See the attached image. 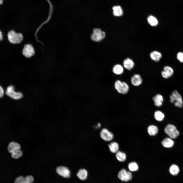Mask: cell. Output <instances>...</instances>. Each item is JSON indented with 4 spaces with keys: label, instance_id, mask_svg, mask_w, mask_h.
<instances>
[{
    "label": "cell",
    "instance_id": "cell-11",
    "mask_svg": "<svg viewBox=\"0 0 183 183\" xmlns=\"http://www.w3.org/2000/svg\"><path fill=\"white\" fill-rule=\"evenodd\" d=\"M153 100L156 106L160 107L162 105L164 99L161 95L159 94L156 95L153 97Z\"/></svg>",
    "mask_w": 183,
    "mask_h": 183
},
{
    "label": "cell",
    "instance_id": "cell-5",
    "mask_svg": "<svg viewBox=\"0 0 183 183\" xmlns=\"http://www.w3.org/2000/svg\"><path fill=\"white\" fill-rule=\"evenodd\" d=\"M164 131L170 138L175 139L179 135V133L175 126L173 125L168 124L165 127Z\"/></svg>",
    "mask_w": 183,
    "mask_h": 183
},
{
    "label": "cell",
    "instance_id": "cell-10",
    "mask_svg": "<svg viewBox=\"0 0 183 183\" xmlns=\"http://www.w3.org/2000/svg\"><path fill=\"white\" fill-rule=\"evenodd\" d=\"M131 82L133 86H137L142 84V79L140 75L138 74H136L132 77L131 78Z\"/></svg>",
    "mask_w": 183,
    "mask_h": 183
},
{
    "label": "cell",
    "instance_id": "cell-24",
    "mask_svg": "<svg viewBox=\"0 0 183 183\" xmlns=\"http://www.w3.org/2000/svg\"><path fill=\"white\" fill-rule=\"evenodd\" d=\"M171 95L174 97L175 102L177 101L183 103V101L182 97L180 94L176 90L173 91Z\"/></svg>",
    "mask_w": 183,
    "mask_h": 183
},
{
    "label": "cell",
    "instance_id": "cell-12",
    "mask_svg": "<svg viewBox=\"0 0 183 183\" xmlns=\"http://www.w3.org/2000/svg\"><path fill=\"white\" fill-rule=\"evenodd\" d=\"M20 146L18 143L14 142H12L9 144L7 149L8 151L11 153L17 150L20 149Z\"/></svg>",
    "mask_w": 183,
    "mask_h": 183
},
{
    "label": "cell",
    "instance_id": "cell-14",
    "mask_svg": "<svg viewBox=\"0 0 183 183\" xmlns=\"http://www.w3.org/2000/svg\"><path fill=\"white\" fill-rule=\"evenodd\" d=\"M150 55L151 58L155 62L159 61L162 56L161 53L156 51H154L150 53Z\"/></svg>",
    "mask_w": 183,
    "mask_h": 183
},
{
    "label": "cell",
    "instance_id": "cell-33",
    "mask_svg": "<svg viewBox=\"0 0 183 183\" xmlns=\"http://www.w3.org/2000/svg\"><path fill=\"white\" fill-rule=\"evenodd\" d=\"M161 74L162 77L165 79H167L169 77L168 75L164 70L161 72Z\"/></svg>",
    "mask_w": 183,
    "mask_h": 183
},
{
    "label": "cell",
    "instance_id": "cell-23",
    "mask_svg": "<svg viewBox=\"0 0 183 183\" xmlns=\"http://www.w3.org/2000/svg\"><path fill=\"white\" fill-rule=\"evenodd\" d=\"M164 113L160 111L157 110L154 112V118L157 121H162L164 118Z\"/></svg>",
    "mask_w": 183,
    "mask_h": 183
},
{
    "label": "cell",
    "instance_id": "cell-9",
    "mask_svg": "<svg viewBox=\"0 0 183 183\" xmlns=\"http://www.w3.org/2000/svg\"><path fill=\"white\" fill-rule=\"evenodd\" d=\"M56 171L59 175L63 177L68 178L70 176V171L69 169L66 167L63 166H59L56 169Z\"/></svg>",
    "mask_w": 183,
    "mask_h": 183
},
{
    "label": "cell",
    "instance_id": "cell-32",
    "mask_svg": "<svg viewBox=\"0 0 183 183\" xmlns=\"http://www.w3.org/2000/svg\"><path fill=\"white\" fill-rule=\"evenodd\" d=\"M183 103L180 102L176 101L175 102L174 105L175 106L177 107L181 108L183 105Z\"/></svg>",
    "mask_w": 183,
    "mask_h": 183
},
{
    "label": "cell",
    "instance_id": "cell-4",
    "mask_svg": "<svg viewBox=\"0 0 183 183\" xmlns=\"http://www.w3.org/2000/svg\"><path fill=\"white\" fill-rule=\"evenodd\" d=\"M6 93L8 96L15 100L20 99L23 96L21 92L15 91L14 87L12 85H9L7 87Z\"/></svg>",
    "mask_w": 183,
    "mask_h": 183
},
{
    "label": "cell",
    "instance_id": "cell-26",
    "mask_svg": "<svg viewBox=\"0 0 183 183\" xmlns=\"http://www.w3.org/2000/svg\"><path fill=\"white\" fill-rule=\"evenodd\" d=\"M128 167L130 171H135L138 169V166L137 163L134 162H130L129 164Z\"/></svg>",
    "mask_w": 183,
    "mask_h": 183
},
{
    "label": "cell",
    "instance_id": "cell-7",
    "mask_svg": "<svg viewBox=\"0 0 183 183\" xmlns=\"http://www.w3.org/2000/svg\"><path fill=\"white\" fill-rule=\"evenodd\" d=\"M22 54L27 58H30L35 54L34 49L32 45L28 44L25 45L22 51Z\"/></svg>",
    "mask_w": 183,
    "mask_h": 183
},
{
    "label": "cell",
    "instance_id": "cell-30",
    "mask_svg": "<svg viewBox=\"0 0 183 183\" xmlns=\"http://www.w3.org/2000/svg\"><path fill=\"white\" fill-rule=\"evenodd\" d=\"M177 58L180 62L183 63V52H179L177 54Z\"/></svg>",
    "mask_w": 183,
    "mask_h": 183
},
{
    "label": "cell",
    "instance_id": "cell-18",
    "mask_svg": "<svg viewBox=\"0 0 183 183\" xmlns=\"http://www.w3.org/2000/svg\"><path fill=\"white\" fill-rule=\"evenodd\" d=\"M78 177L82 180H84L87 178L88 173L87 171L84 169H80L77 174Z\"/></svg>",
    "mask_w": 183,
    "mask_h": 183
},
{
    "label": "cell",
    "instance_id": "cell-16",
    "mask_svg": "<svg viewBox=\"0 0 183 183\" xmlns=\"http://www.w3.org/2000/svg\"><path fill=\"white\" fill-rule=\"evenodd\" d=\"M169 171L171 175L175 176L178 174L180 171V169L177 165L175 164H173L170 167Z\"/></svg>",
    "mask_w": 183,
    "mask_h": 183
},
{
    "label": "cell",
    "instance_id": "cell-36",
    "mask_svg": "<svg viewBox=\"0 0 183 183\" xmlns=\"http://www.w3.org/2000/svg\"><path fill=\"white\" fill-rule=\"evenodd\" d=\"M0 40L1 41L2 39H3V36H2V33L1 32H0Z\"/></svg>",
    "mask_w": 183,
    "mask_h": 183
},
{
    "label": "cell",
    "instance_id": "cell-6",
    "mask_svg": "<svg viewBox=\"0 0 183 183\" xmlns=\"http://www.w3.org/2000/svg\"><path fill=\"white\" fill-rule=\"evenodd\" d=\"M118 177L122 181L127 182L132 179V175L130 172L127 171L125 169H123L119 172Z\"/></svg>",
    "mask_w": 183,
    "mask_h": 183
},
{
    "label": "cell",
    "instance_id": "cell-34",
    "mask_svg": "<svg viewBox=\"0 0 183 183\" xmlns=\"http://www.w3.org/2000/svg\"><path fill=\"white\" fill-rule=\"evenodd\" d=\"M4 94V90L3 88L1 87H0V96L2 97Z\"/></svg>",
    "mask_w": 183,
    "mask_h": 183
},
{
    "label": "cell",
    "instance_id": "cell-31",
    "mask_svg": "<svg viewBox=\"0 0 183 183\" xmlns=\"http://www.w3.org/2000/svg\"><path fill=\"white\" fill-rule=\"evenodd\" d=\"M24 178L20 176L17 178L15 180L14 183H22Z\"/></svg>",
    "mask_w": 183,
    "mask_h": 183
},
{
    "label": "cell",
    "instance_id": "cell-21",
    "mask_svg": "<svg viewBox=\"0 0 183 183\" xmlns=\"http://www.w3.org/2000/svg\"><path fill=\"white\" fill-rule=\"evenodd\" d=\"M114 15L116 16H121L123 14L122 9L121 6L119 5L114 6L112 7Z\"/></svg>",
    "mask_w": 183,
    "mask_h": 183
},
{
    "label": "cell",
    "instance_id": "cell-1",
    "mask_svg": "<svg viewBox=\"0 0 183 183\" xmlns=\"http://www.w3.org/2000/svg\"><path fill=\"white\" fill-rule=\"evenodd\" d=\"M7 37L9 42L13 44L19 43L23 39V36L21 33H16L12 30L8 32Z\"/></svg>",
    "mask_w": 183,
    "mask_h": 183
},
{
    "label": "cell",
    "instance_id": "cell-15",
    "mask_svg": "<svg viewBox=\"0 0 183 183\" xmlns=\"http://www.w3.org/2000/svg\"><path fill=\"white\" fill-rule=\"evenodd\" d=\"M161 143L162 145L164 147L170 148L173 146L174 142L171 138H167L162 141Z\"/></svg>",
    "mask_w": 183,
    "mask_h": 183
},
{
    "label": "cell",
    "instance_id": "cell-19",
    "mask_svg": "<svg viewBox=\"0 0 183 183\" xmlns=\"http://www.w3.org/2000/svg\"><path fill=\"white\" fill-rule=\"evenodd\" d=\"M108 147L111 152L112 153H116L118 151L119 146L116 142H113L108 145Z\"/></svg>",
    "mask_w": 183,
    "mask_h": 183
},
{
    "label": "cell",
    "instance_id": "cell-17",
    "mask_svg": "<svg viewBox=\"0 0 183 183\" xmlns=\"http://www.w3.org/2000/svg\"><path fill=\"white\" fill-rule=\"evenodd\" d=\"M113 72L116 75H120L122 74L124 71L123 66L119 64H116L114 66L113 68Z\"/></svg>",
    "mask_w": 183,
    "mask_h": 183
},
{
    "label": "cell",
    "instance_id": "cell-8",
    "mask_svg": "<svg viewBox=\"0 0 183 183\" xmlns=\"http://www.w3.org/2000/svg\"><path fill=\"white\" fill-rule=\"evenodd\" d=\"M100 136L103 140L106 141H111L113 138V134L105 128L101 130L100 133Z\"/></svg>",
    "mask_w": 183,
    "mask_h": 183
},
{
    "label": "cell",
    "instance_id": "cell-35",
    "mask_svg": "<svg viewBox=\"0 0 183 183\" xmlns=\"http://www.w3.org/2000/svg\"><path fill=\"white\" fill-rule=\"evenodd\" d=\"M170 101L172 103H174L175 102V100L173 96L172 95H170Z\"/></svg>",
    "mask_w": 183,
    "mask_h": 183
},
{
    "label": "cell",
    "instance_id": "cell-20",
    "mask_svg": "<svg viewBox=\"0 0 183 183\" xmlns=\"http://www.w3.org/2000/svg\"><path fill=\"white\" fill-rule=\"evenodd\" d=\"M147 131L150 136H154L156 135L158 132L157 127L154 125H150L147 128Z\"/></svg>",
    "mask_w": 183,
    "mask_h": 183
},
{
    "label": "cell",
    "instance_id": "cell-2",
    "mask_svg": "<svg viewBox=\"0 0 183 183\" xmlns=\"http://www.w3.org/2000/svg\"><path fill=\"white\" fill-rule=\"evenodd\" d=\"M106 36V33L99 28L93 29L90 37L92 40L95 42H99L103 40Z\"/></svg>",
    "mask_w": 183,
    "mask_h": 183
},
{
    "label": "cell",
    "instance_id": "cell-25",
    "mask_svg": "<svg viewBox=\"0 0 183 183\" xmlns=\"http://www.w3.org/2000/svg\"><path fill=\"white\" fill-rule=\"evenodd\" d=\"M116 156L117 159L120 162H124L126 159V154L124 152L118 151L116 153Z\"/></svg>",
    "mask_w": 183,
    "mask_h": 183
},
{
    "label": "cell",
    "instance_id": "cell-22",
    "mask_svg": "<svg viewBox=\"0 0 183 183\" xmlns=\"http://www.w3.org/2000/svg\"><path fill=\"white\" fill-rule=\"evenodd\" d=\"M148 23L152 26H157L158 24V21L157 19L152 15H150L147 18Z\"/></svg>",
    "mask_w": 183,
    "mask_h": 183
},
{
    "label": "cell",
    "instance_id": "cell-13",
    "mask_svg": "<svg viewBox=\"0 0 183 183\" xmlns=\"http://www.w3.org/2000/svg\"><path fill=\"white\" fill-rule=\"evenodd\" d=\"M124 67L127 70H130L132 69L134 67V63L131 59L127 58L125 59L123 62Z\"/></svg>",
    "mask_w": 183,
    "mask_h": 183
},
{
    "label": "cell",
    "instance_id": "cell-3",
    "mask_svg": "<svg viewBox=\"0 0 183 183\" xmlns=\"http://www.w3.org/2000/svg\"><path fill=\"white\" fill-rule=\"evenodd\" d=\"M114 87L119 93L123 94L127 93L129 89V86L127 83L124 82H122L119 80L115 81Z\"/></svg>",
    "mask_w": 183,
    "mask_h": 183
},
{
    "label": "cell",
    "instance_id": "cell-27",
    "mask_svg": "<svg viewBox=\"0 0 183 183\" xmlns=\"http://www.w3.org/2000/svg\"><path fill=\"white\" fill-rule=\"evenodd\" d=\"M164 71L168 75L169 77H171L173 74L174 71L173 68L169 66H165L164 67Z\"/></svg>",
    "mask_w": 183,
    "mask_h": 183
},
{
    "label": "cell",
    "instance_id": "cell-28",
    "mask_svg": "<svg viewBox=\"0 0 183 183\" xmlns=\"http://www.w3.org/2000/svg\"><path fill=\"white\" fill-rule=\"evenodd\" d=\"M11 154L12 157L16 159L19 158L22 155V152L20 149L17 150Z\"/></svg>",
    "mask_w": 183,
    "mask_h": 183
},
{
    "label": "cell",
    "instance_id": "cell-29",
    "mask_svg": "<svg viewBox=\"0 0 183 183\" xmlns=\"http://www.w3.org/2000/svg\"><path fill=\"white\" fill-rule=\"evenodd\" d=\"M33 180V177L31 175H28L25 178L24 183H32Z\"/></svg>",
    "mask_w": 183,
    "mask_h": 183
},
{
    "label": "cell",
    "instance_id": "cell-37",
    "mask_svg": "<svg viewBox=\"0 0 183 183\" xmlns=\"http://www.w3.org/2000/svg\"><path fill=\"white\" fill-rule=\"evenodd\" d=\"M101 126V124L100 123L98 124L97 127H100Z\"/></svg>",
    "mask_w": 183,
    "mask_h": 183
}]
</instances>
